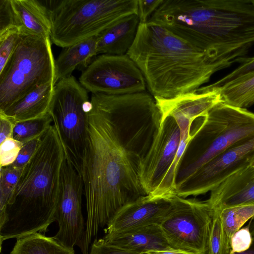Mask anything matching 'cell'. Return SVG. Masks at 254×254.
I'll return each mask as SVG.
<instances>
[{
	"label": "cell",
	"instance_id": "obj_11",
	"mask_svg": "<svg viewBox=\"0 0 254 254\" xmlns=\"http://www.w3.org/2000/svg\"><path fill=\"white\" fill-rule=\"evenodd\" d=\"M83 184L80 175L65 158L62 172L61 193L55 220L59 229L53 236L66 248L84 250L86 227L82 213Z\"/></svg>",
	"mask_w": 254,
	"mask_h": 254
},
{
	"label": "cell",
	"instance_id": "obj_36",
	"mask_svg": "<svg viewBox=\"0 0 254 254\" xmlns=\"http://www.w3.org/2000/svg\"><path fill=\"white\" fill-rule=\"evenodd\" d=\"M15 123L2 113H0V144L12 137Z\"/></svg>",
	"mask_w": 254,
	"mask_h": 254
},
{
	"label": "cell",
	"instance_id": "obj_35",
	"mask_svg": "<svg viewBox=\"0 0 254 254\" xmlns=\"http://www.w3.org/2000/svg\"><path fill=\"white\" fill-rule=\"evenodd\" d=\"M163 0H138L137 14L140 23L147 22Z\"/></svg>",
	"mask_w": 254,
	"mask_h": 254
},
{
	"label": "cell",
	"instance_id": "obj_33",
	"mask_svg": "<svg viewBox=\"0 0 254 254\" xmlns=\"http://www.w3.org/2000/svg\"><path fill=\"white\" fill-rule=\"evenodd\" d=\"M43 134L23 143L15 161L10 166L16 168H23L38 148Z\"/></svg>",
	"mask_w": 254,
	"mask_h": 254
},
{
	"label": "cell",
	"instance_id": "obj_9",
	"mask_svg": "<svg viewBox=\"0 0 254 254\" xmlns=\"http://www.w3.org/2000/svg\"><path fill=\"white\" fill-rule=\"evenodd\" d=\"M171 205L159 226L170 247L206 254L210 235L213 210L206 201L171 197Z\"/></svg>",
	"mask_w": 254,
	"mask_h": 254
},
{
	"label": "cell",
	"instance_id": "obj_37",
	"mask_svg": "<svg viewBox=\"0 0 254 254\" xmlns=\"http://www.w3.org/2000/svg\"><path fill=\"white\" fill-rule=\"evenodd\" d=\"M144 254H195L193 253L184 251L180 250L174 249H168L163 250L150 251L145 253Z\"/></svg>",
	"mask_w": 254,
	"mask_h": 254
},
{
	"label": "cell",
	"instance_id": "obj_15",
	"mask_svg": "<svg viewBox=\"0 0 254 254\" xmlns=\"http://www.w3.org/2000/svg\"><path fill=\"white\" fill-rule=\"evenodd\" d=\"M161 115V120L167 116L182 117L193 122L204 117L218 103L222 102L219 88L197 89L170 98L154 97Z\"/></svg>",
	"mask_w": 254,
	"mask_h": 254
},
{
	"label": "cell",
	"instance_id": "obj_31",
	"mask_svg": "<svg viewBox=\"0 0 254 254\" xmlns=\"http://www.w3.org/2000/svg\"><path fill=\"white\" fill-rule=\"evenodd\" d=\"M23 144L12 137L0 144V168L11 165L15 161Z\"/></svg>",
	"mask_w": 254,
	"mask_h": 254
},
{
	"label": "cell",
	"instance_id": "obj_16",
	"mask_svg": "<svg viewBox=\"0 0 254 254\" xmlns=\"http://www.w3.org/2000/svg\"><path fill=\"white\" fill-rule=\"evenodd\" d=\"M212 209L254 203V166L237 171L210 191L206 200Z\"/></svg>",
	"mask_w": 254,
	"mask_h": 254
},
{
	"label": "cell",
	"instance_id": "obj_26",
	"mask_svg": "<svg viewBox=\"0 0 254 254\" xmlns=\"http://www.w3.org/2000/svg\"><path fill=\"white\" fill-rule=\"evenodd\" d=\"M23 168L10 165L0 168V216L5 212Z\"/></svg>",
	"mask_w": 254,
	"mask_h": 254
},
{
	"label": "cell",
	"instance_id": "obj_21",
	"mask_svg": "<svg viewBox=\"0 0 254 254\" xmlns=\"http://www.w3.org/2000/svg\"><path fill=\"white\" fill-rule=\"evenodd\" d=\"M22 30L50 37L51 24L46 5L37 0H11Z\"/></svg>",
	"mask_w": 254,
	"mask_h": 254
},
{
	"label": "cell",
	"instance_id": "obj_18",
	"mask_svg": "<svg viewBox=\"0 0 254 254\" xmlns=\"http://www.w3.org/2000/svg\"><path fill=\"white\" fill-rule=\"evenodd\" d=\"M102 238L109 245L144 254L171 248L158 224L113 236H105Z\"/></svg>",
	"mask_w": 254,
	"mask_h": 254
},
{
	"label": "cell",
	"instance_id": "obj_7",
	"mask_svg": "<svg viewBox=\"0 0 254 254\" xmlns=\"http://www.w3.org/2000/svg\"><path fill=\"white\" fill-rule=\"evenodd\" d=\"M16 48L0 72V112L43 85L55 83V60L50 37L22 30Z\"/></svg>",
	"mask_w": 254,
	"mask_h": 254
},
{
	"label": "cell",
	"instance_id": "obj_19",
	"mask_svg": "<svg viewBox=\"0 0 254 254\" xmlns=\"http://www.w3.org/2000/svg\"><path fill=\"white\" fill-rule=\"evenodd\" d=\"M55 85L50 82L39 86L0 113L15 123L44 117L49 114Z\"/></svg>",
	"mask_w": 254,
	"mask_h": 254
},
{
	"label": "cell",
	"instance_id": "obj_41",
	"mask_svg": "<svg viewBox=\"0 0 254 254\" xmlns=\"http://www.w3.org/2000/svg\"><path fill=\"white\" fill-rule=\"evenodd\" d=\"M252 1L253 3V4H254V0H252Z\"/></svg>",
	"mask_w": 254,
	"mask_h": 254
},
{
	"label": "cell",
	"instance_id": "obj_23",
	"mask_svg": "<svg viewBox=\"0 0 254 254\" xmlns=\"http://www.w3.org/2000/svg\"><path fill=\"white\" fill-rule=\"evenodd\" d=\"M219 89L224 103L247 109L254 105V72L231 81Z\"/></svg>",
	"mask_w": 254,
	"mask_h": 254
},
{
	"label": "cell",
	"instance_id": "obj_28",
	"mask_svg": "<svg viewBox=\"0 0 254 254\" xmlns=\"http://www.w3.org/2000/svg\"><path fill=\"white\" fill-rule=\"evenodd\" d=\"M212 210L213 219L206 254H232L224 244L219 210Z\"/></svg>",
	"mask_w": 254,
	"mask_h": 254
},
{
	"label": "cell",
	"instance_id": "obj_24",
	"mask_svg": "<svg viewBox=\"0 0 254 254\" xmlns=\"http://www.w3.org/2000/svg\"><path fill=\"white\" fill-rule=\"evenodd\" d=\"M219 210L223 239L226 248L232 252L231 239L248 220L254 217V203L234 206Z\"/></svg>",
	"mask_w": 254,
	"mask_h": 254
},
{
	"label": "cell",
	"instance_id": "obj_1",
	"mask_svg": "<svg viewBox=\"0 0 254 254\" xmlns=\"http://www.w3.org/2000/svg\"><path fill=\"white\" fill-rule=\"evenodd\" d=\"M90 101L81 172L87 213L83 254L120 209L147 195L142 164L161 122L155 103L143 93L92 94Z\"/></svg>",
	"mask_w": 254,
	"mask_h": 254
},
{
	"label": "cell",
	"instance_id": "obj_40",
	"mask_svg": "<svg viewBox=\"0 0 254 254\" xmlns=\"http://www.w3.org/2000/svg\"><path fill=\"white\" fill-rule=\"evenodd\" d=\"M252 165L254 166V156L253 157V158H252V162H251V164Z\"/></svg>",
	"mask_w": 254,
	"mask_h": 254
},
{
	"label": "cell",
	"instance_id": "obj_2",
	"mask_svg": "<svg viewBox=\"0 0 254 254\" xmlns=\"http://www.w3.org/2000/svg\"><path fill=\"white\" fill-rule=\"evenodd\" d=\"M157 21L212 62L237 63L254 45L252 0H165Z\"/></svg>",
	"mask_w": 254,
	"mask_h": 254
},
{
	"label": "cell",
	"instance_id": "obj_12",
	"mask_svg": "<svg viewBox=\"0 0 254 254\" xmlns=\"http://www.w3.org/2000/svg\"><path fill=\"white\" fill-rule=\"evenodd\" d=\"M254 137L228 148L176 186V194L187 198L211 191L231 175L251 164Z\"/></svg>",
	"mask_w": 254,
	"mask_h": 254
},
{
	"label": "cell",
	"instance_id": "obj_8",
	"mask_svg": "<svg viewBox=\"0 0 254 254\" xmlns=\"http://www.w3.org/2000/svg\"><path fill=\"white\" fill-rule=\"evenodd\" d=\"M87 92L73 76L63 78L55 85L49 111L66 158L80 176L92 106Z\"/></svg>",
	"mask_w": 254,
	"mask_h": 254
},
{
	"label": "cell",
	"instance_id": "obj_3",
	"mask_svg": "<svg viewBox=\"0 0 254 254\" xmlns=\"http://www.w3.org/2000/svg\"><path fill=\"white\" fill-rule=\"evenodd\" d=\"M127 55L142 72L153 97L194 91L231 64L212 62L200 50L154 22L140 23Z\"/></svg>",
	"mask_w": 254,
	"mask_h": 254
},
{
	"label": "cell",
	"instance_id": "obj_29",
	"mask_svg": "<svg viewBox=\"0 0 254 254\" xmlns=\"http://www.w3.org/2000/svg\"><path fill=\"white\" fill-rule=\"evenodd\" d=\"M240 65L230 73L216 82L204 86V89L219 88L227 83L241 76L254 72V57H245L240 59L238 62Z\"/></svg>",
	"mask_w": 254,
	"mask_h": 254
},
{
	"label": "cell",
	"instance_id": "obj_10",
	"mask_svg": "<svg viewBox=\"0 0 254 254\" xmlns=\"http://www.w3.org/2000/svg\"><path fill=\"white\" fill-rule=\"evenodd\" d=\"M79 82L92 94L118 95L144 92L146 81L127 55L102 54L83 69Z\"/></svg>",
	"mask_w": 254,
	"mask_h": 254
},
{
	"label": "cell",
	"instance_id": "obj_30",
	"mask_svg": "<svg viewBox=\"0 0 254 254\" xmlns=\"http://www.w3.org/2000/svg\"><path fill=\"white\" fill-rule=\"evenodd\" d=\"M15 27L21 26L11 0H0V34Z\"/></svg>",
	"mask_w": 254,
	"mask_h": 254
},
{
	"label": "cell",
	"instance_id": "obj_38",
	"mask_svg": "<svg viewBox=\"0 0 254 254\" xmlns=\"http://www.w3.org/2000/svg\"><path fill=\"white\" fill-rule=\"evenodd\" d=\"M232 254H254V236L251 247L247 250L240 253H233Z\"/></svg>",
	"mask_w": 254,
	"mask_h": 254
},
{
	"label": "cell",
	"instance_id": "obj_42",
	"mask_svg": "<svg viewBox=\"0 0 254 254\" xmlns=\"http://www.w3.org/2000/svg\"></svg>",
	"mask_w": 254,
	"mask_h": 254
},
{
	"label": "cell",
	"instance_id": "obj_6",
	"mask_svg": "<svg viewBox=\"0 0 254 254\" xmlns=\"http://www.w3.org/2000/svg\"><path fill=\"white\" fill-rule=\"evenodd\" d=\"M185 151L190 160L179 169L176 186L229 147L254 137V113L223 101L204 117Z\"/></svg>",
	"mask_w": 254,
	"mask_h": 254
},
{
	"label": "cell",
	"instance_id": "obj_14",
	"mask_svg": "<svg viewBox=\"0 0 254 254\" xmlns=\"http://www.w3.org/2000/svg\"><path fill=\"white\" fill-rule=\"evenodd\" d=\"M172 196L149 194L126 204L107 224L105 236H113L154 224L159 225L170 208Z\"/></svg>",
	"mask_w": 254,
	"mask_h": 254
},
{
	"label": "cell",
	"instance_id": "obj_17",
	"mask_svg": "<svg viewBox=\"0 0 254 254\" xmlns=\"http://www.w3.org/2000/svg\"><path fill=\"white\" fill-rule=\"evenodd\" d=\"M140 20L137 14L119 19L98 34L97 54L126 55L132 46Z\"/></svg>",
	"mask_w": 254,
	"mask_h": 254
},
{
	"label": "cell",
	"instance_id": "obj_20",
	"mask_svg": "<svg viewBox=\"0 0 254 254\" xmlns=\"http://www.w3.org/2000/svg\"><path fill=\"white\" fill-rule=\"evenodd\" d=\"M98 35L64 48L55 60V83L69 77L78 67L84 69L97 54ZM56 85V84H55Z\"/></svg>",
	"mask_w": 254,
	"mask_h": 254
},
{
	"label": "cell",
	"instance_id": "obj_32",
	"mask_svg": "<svg viewBox=\"0 0 254 254\" xmlns=\"http://www.w3.org/2000/svg\"><path fill=\"white\" fill-rule=\"evenodd\" d=\"M253 236L248 224L236 231L231 239L232 254L247 250L251 247Z\"/></svg>",
	"mask_w": 254,
	"mask_h": 254
},
{
	"label": "cell",
	"instance_id": "obj_22",
	"mask_svg": "<svg viewBox=\"0 0 254 254\" xmlns=\"http://www.w3.org/2000/svg\"><path fill=\"white\" fill-rule=\"evenodd\" d=\"M10 254H74L57 241L37 232L16 239Z\"/></svg>",
	"mask_w": 254,
	"mask_h": 254
},
{
	"label": "cell",
	"instance_id": "obj_13",
	"mask_svg": "<svg viewBox=\"0 0 254 254\" xmlns=\"http://www.w3.org/2000/svg\"><path fill=\"white\" fill-rule=\"evenodd\" d=\"M180 141L176 121L172 116L165 117L142 164L141 181L147 194L160 185L175 158Z\"/></svg>",
	"mask_w": 254,
	"mask_h": 254
},
{
	"label": "cell",
	"instance_id": "obj_25",
	"mask_svg": "<svg viewBox=\"0 0 254 254\" xmlns=\"http://www.w3.org/2000/svg\"><path fill=\"white\" fill-rule=\"evenodd\" d=\"M49 114L42 118L16 123L12 137L22 144L43 135L53 124Z\"/></svg>",
	"mask_w": 254,
	"mask_h": 254
},
{
	"label": "cell",
	"instance_id": "obj_5",
	"mask_svg": "<svg viewBox=\"0 0 254 254\" xmlns=\"http://www.w3.org/2000/svg\"><path fill=\"white\" fill-rule=\"evenodd\" d=\"M50 39L65 48L98 35L121 18L137 14L138 0H46Z\"/></svg>",
	"mask_w": 254,
	"mask_h": 254
},
{
	"label": "cell",
	"instance_id": "obj_39",
	"mask_svg": "<svg viewBox=\"0 0 254 254\" xmlns=\"http://www.w3.org/2000/svg\"><path fill=\"white\" fill-rule=\"evenodd\" d=\"M248 224L250 227V229L252 236H254V217L250 219V221Z\"/></svg>",
	"mask_w": 254,
	"mask_h": 254
},
{
	"label": "cell",
	"instance_id": "obj_4",
	"mask_svg": "<svg viewBox=\"0 0 254 254\" xmlns=\"http://www.w3.org/2000/svg\"><path fill=\"white\" fill-rule=\"evenodd\" d=\"M65 158L53 124L24 167L5 212L0 216V251L4 241L37 232L45 233L56 221Z\"/></svg>",
	"mask_w": 254,
	"mask_h": 254
},
{
	"label": "cell",
	"instance_id": "obj_34",
	"mask_svg": "<svg viewBox=\"0 0 254 254\" xmlns=\"http://www.w3.org/2000/svg\"><path fill=\"white\" fill-rule=\"evenodd\" d=\"M89 254H144L127 251L109 245L103 238L94 239L91 244Z\"/></svg>",
	"mask_w": 254,
	"mask_h": 254
},
{
	"label": "cell",
	"instance_id": "obj_27",
	"mask_svg": "<svg viewBox=\"0 0 254 254\" xmlns=\"http://www.w3.org/2000/svg\"><path fill=\"white\" fill-rule=\"evenodd\" d=\"M21 34V28L15 27L0 34V72L13 54Z\"/></svg>",
	"mask_w": 254,
	"mask_h": 254
}]
</instances>
